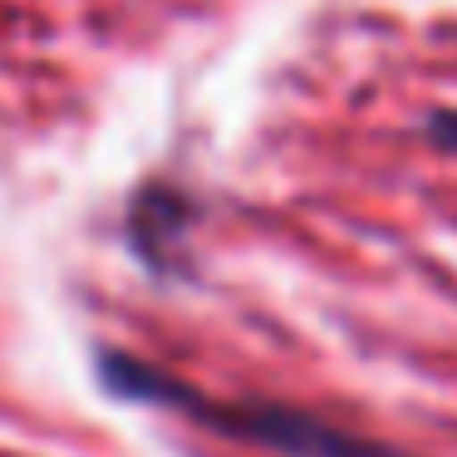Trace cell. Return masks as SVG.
<instances>
[{
  "label": "cell",
  "instance_id": "cell-1",
  "mask_svg": "<svg viewBox=\"0 0 457 457\" xmlns=\"http://www.w3.org/2000/svg\"><path fill=\"white\" fill-rule=\"evenodd\" d=\"M104 384L119 398H133V403H158V408H182L187 418L217 428L227 437H241V443L270 447V453L286 457H403L384 443H364V437H349L339 428L320 423V418H305L295 408H276V403H241V408H221V403H202L187 384L158 374V369L138 364V359L123 354H104Z\"/></svg>",
  "mask_w": 457,
  "mask_h": 457
}]
</instances>
